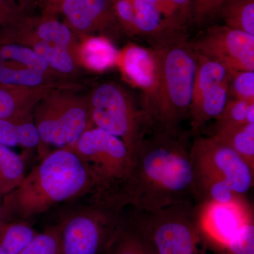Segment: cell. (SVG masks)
Segmentation results:
<instances>
[{"label":"cell","mask_w":254,"mask_h":254,"mask_svg":"<svg viewBox=\"0 0 254 254\" xmlns=\"http://www.w3.org/2000/svg\"><path fill=\"white\" fill-rule=\"evenodd\" d=\"M103 254H155L126 216L107 246Z\"/></svg>","instance_id":"19"},{"label":"cell","mask_w":254,"mask_h":254,"mask_svg":"<svg viewBox=\"0 0 254 254\" xmlns=\"http://www.w3.org/2000/svg\"><path fill=\"white\" fill-rule=\"evenodd\" d=\"M18 254H60V224L38 232Z\"/></svg>","instance_id":"26"},{"label":"cell","mask_w":254,"mask_h":254,"mask_svg":"<svg viewBox=\"0 0 254 254\" xmlns=\"http://www.w3.org/2000/svg\"><path fill=\"white\" fill-rule=\"evenodd\" d=\"M27 221L6 222L0 227V254H18L37 234Z\"/></svg>","instance_id":"23"},{"label":"cell","mask_w":254,"mask_h":254,"mask_svg":"<svg viewBox=\"0 0 254 254\" xmlns=\"http://www.w3.org/2000/svg\"><path fill=\"white\" fill-rule=\"evenodd\" d=\"M191 45L195 53L221 64L230 73L254 71V36L227 26L208 28Z\"/></svg>","instance_id":"11"},{"label":"cell","mask_w":254,"mask_h":254,"mask_svg":"<svg viewBox=\"0 0 254 254\" xmlns=\"http://www.w3.org/2000/svg\"><path fill=\"white\" fill-rule=\"evenodd\" d=\"M25 176L22 157L9 147L0 144V196L17 188Z\"/></svg>","instance_id":"22"},{"label":"cell","mask_w":254,"mask_h":254,"mask_svg":"<svg viewBox=\"0 0 254 254\" xmlns=\"http://www.w3.org/2000/svg\"><path fill=\"white\" fill-rule=\"evenodd\" d=\"M88 99L93 127L120 138L133 158L149 128L141 107L125 88L115 83L97 86Z\"/></svg>","instance_id":"8"},{"label":"cell","mask_w":254,"mask_h":254,"mask_svg":"<svg viewBox=\"0 0 254 254\" xmlns=\"http://www.w3.org/2000/svg\"><path fill=\"white\" fill-rule=\"evenodd\" d=\"M21 5L31 14L39 6L40 0H18Z\"/></svg>","instance_id":"32"},{"label":"cell","mask_w":254,"mask_h":254,"mask_svg":"<svg viewBox=\"0 0 254 254\" xmlns=\"http://www.w3.org/2000/svg\"><path fill=\"white\" fill-rule=\"evenodd\" d=\"M213 136L235 150L254 170V124L219 128Z\"/></svg>","instance_id":"20"},{"label":"cell","mask_w":254,"mask_h":254,"mask_svg":"<svg viewBox=\"0 0 254 254\" xmlns=\"http://www.w3.org/2000/svg\"><path fill=\"white\" fill-rule=\"evenodd\" d=\"M234 98L254 102V71H240L230 74L229 93Z\"/></svg>","instance_id":"27"},{"label":"cell","mask_w":254,"mask_h":254,"mask_svg":"<svg viewBox=\"0 0 254 254\" xmlns=\"http://www.w3.org/2000/svg\"><path fill=\"white\" fill-rule=\"evenodd\" d=\"M222 4V0H195L193 4V16L199 21L211 17L218 12Z\"/></svg>","instance_id":"31"},{"label":"cell","mask_w":254,"mask_h":254,"mask_svg":"<svg viewBox=\"0 0 254 254\" xmlns=\"http://www.w3.org/2000/svg\"><path fill=\"white\" fill-rule=\"evenodd\" d=\"M218 12L227 27L254 36V0H227Z\"/></svg>","instance_id":"21"},{"label":"cell","mask_w":254,"mask_h":254,"mask_svg":"<svg viewBox=\"0 0 254 254\" xmlns=\"http://www.w3.org/2000/svg\"><path fill=\"white\" fill-rule=\"evenodd\" d=\"M66 147L76 153L89 176L91 190L87 200L120 206L118 198L132 165L131 155L125 143L109 132L93 127Z\"/></svg>","instance_id":"5"},{"label":"cell","mask_w":254,"mask_h":254,"mask_svg":"<svg viewBox=\"0 0 254 254\" xmlns=\"http://www.w3.org/2000/svg\"><path fill=\"white\" fill-rule=\"evenodd\" d=\"M216 121V129L254 124V102L236 98L228 100Z\"/></svg>","instance_id":"24"},{"label":"cell","mask_w":254,"mask_h":254,"mask_svg":"<svg viewBox=\"0 0 254 254\" xmlns=\"http://www.w3.org/2000/svg\"><path fill=\"white\" fill-rule=\"evenodd\" d=\"M153 50L157 64L156 88L142 109L149 128L178 136L180 125L190 114L197 53L184 33L156 42Z\"/></svg>","instance_id":"3"},{"label":"cell","mask_w":254,"mask_h":254,"mask_svg":"<svg viewBox=\"0 0 254 254\" xmlns=\"http://www.w3.org/2000/svg\"><path fill=\"white\" fill-rule=\"evenodd\" d=\"M227 254H254V224L248 222L225 247Z\"/></svg>","instance_id":"30"},{"label":"cell","mask_w":254,"mask_h":254,"mask_svg":"<svg viewBox=\"0 0 254 254\" xmlns=\"http://www.w3.org/2000/svg\"><path fill=\"white\" fill-rule=\"evenodd\" d=\"M49 1L53 6L55 5V6H59L60 1H61V0H49Z\"/></svg>","instance_id":"34"},{"label":"cell","mask_w":254,"mask_h":254,"mask_svg":"<svg viewBox=\"0 0 254 254\" xmlns=\"http://www.w3.org/2000/svg\"><path fill=\"white\" fill-rule=\"evenodd\" d=\"M78 86L56 87L38 102L33 112L41 143V158L48 154L47 146L55 150L73 145L82 133L93 127L88 96L76 92Z\"/></svg>","instance_id":"7"},{"label":"cell","mask_w":254,"mask_h":254,"mask_svg":"<svg viewBox=\"0 0 254 254\" xmlns=\"http://www.w3.org/2000/svg\"><path fill=\"white\" fill-rule=\"evenodd\" d=\"M155 5L172 27L183 31L193 16V4L190 0H148Z\"/></svg>","instance_id":"25"},{"label":"cell","mask_w":254,"mask_h":254,"mask_svg":"<svg viewBox=\"0 0 254 254\" xmlns=\"http://www.w3.org/2000/svg\"><path fill=\"white\" fill-rule=\"evenodd\" d=\"M1 197L2 196H0V227L6 223V222H9L6 221V218H5L4 210H3L2 206V200H1Z\"/></svg>","instance_id":"33"},{"label":"cell","mask_w":254,"mask_h":254,"mask_svg":"<svg viewBox=\"0 0 254 254\" xmlns=\"http://www.w3.org/2000/svg\"><path fill=\"white\" fill-rule=\"evenodd\" d=\"M66 25L81 38H115L121 33L112 0H61L59 4ZM110 39V38H109Z\"/></svg>","instance_id":"12"},{"label":"cell","mask_w":254,"mask_h":254,"mask_svg":"<svg viewBox=\"0 0 254 254\" xmlns=\"http://www.w3.org/2000/svg\"><path fill=\"white\" fill-rule=\"evenodd\" d=\"M114 11L122 31L130 36H139L132 0H112Z\"/></svg>","instance_id":"28"},{"label":"cell","mask_w":254,"mask_h":254,"mask_svg":"<svg viewBox=\"0 0 254 254\" xmlns=\"http://www.w3.org/2000/svg\"><path fill=\"white\" fill-rule=\"evenodd\" d=\"M139 36L148 37L155 43L174 35L183 33L172 27L155 5L148 0H132Z\"/></svg>","instance_id":"17"},{"label":"cell","mask_w":254,"mask_h":254,"mask_svg":"<svg viewBox=\"0 0 254 254\" xmlns=\"http://www.w3.org/2000/svg\"><path fill=\"white\" fill-rule=\"evenodd\" d=\"M125 209L87 200L59 222L60 254H103L123 222Z\"/></svg>","instance_id":"9"},{"label":"cell","mask_w":254,"mask_h":254,"mask_svg":"<svg viewBox=\"0 0 254 254\" xmlns=\"http://www.w3.org/2000/svg\"><path fill=\"white\" fill-rule=\"evenodd\" d=\"M125 216L155 254H208L198 205H173L154 211L132 208Z\"/></svg>","instance_id":"6"},{"label":"cell","mask_w":254,"mask_h":254,"mask_svg":"<svg viewBox=\"0 0 254 254\" xmlns=\"http://www.w3.org/2000/svg\"><path fill=\"white\" fill-rule=\"evenodd\" d=\"M78 56L82 66L101 71L118 63L120 53L109 38L92 36L86 37L79 44Z\"/></svg>","instance_id":"16"},{"label":"cell","mask_w":254,"mask_h":254,"mask_svg":"<svg viewBox=\"0 0 254 254\" xmlns=\"http://www.w3.org/2000/svg\"><path fill=\"white\" fill-rule=\"evenodd\" d=\"M18 0H0V32L32 15Z\"/></svg>","instance_id":"29"},{"label":"cell","mask_w":254,"mask_h":254,"mask_svg":"<svg viewBox=\"0 0 254 254\" xmlns=\"http://www.w3.org/2000/svg\"><path fill=\"white\" fill-rule=\"evenodd\" d=\"M54 88L0 86V120L33 117L38 102Z\"/></svg>","instance_id":"15"},{"label":"cell","mask_w":254,"mask_h":254,"mask_svg":"<svg viewBox=\"0 0 254 254\" xmlns=\"http://www.w3.org/2000/svg\"><path fill=\"white\" fill-rule=\"evenodd\" d=\"M190 156L198 204L237 201L253 187L254 169L215 136L194 140Z\"/></svg>","instance_id":"4"},{"label":"cell","mask_w":254,"mask_h":254,"mask_svg":"<svg viewBox=\"0 0 254 254\" xmlns=\"http://www.w3.org/2000/svg\"><path fill=\"white\" fill-rule=\"evenodd\" d=\"M227 1V0H222V3L225 2V1Z\"/></svg>","instance_id":"35"},{"label":"cell","mask_w":254,"mask_h":254,"mask_svg":"<svg viewBox=\"0 0 254 254\" xmlns=\"http://www.w3.org/2000/svg\"><path fill=\"white\" fill-rule=\"evenodd\" d=\"M190 148L179 136L162 132L143 138L132 158L118 205L154 211L192 204L195 195Z\"/></svg>","instance_id":"1"},{"label":"cell","mask_w":254,"mask_h":254,"mask_svg":"<svg viewBox=\"0 0 254 254\" xmlns=\"http://www.w3.org/2000/svg\"><path fill=\"white\" fill-rule=\"evenodd\" d=\"M41 138L33 117L0 120V144L7 147L38 148Z\"/></svg>","instance_id":"18"},{"label":"cell","mask_w":254,"mask_h":254,"mask_svg":"<svg viewBox=\"0 0 254 254\" xmlns=\"http://www.w3.org/2000/svg\"><path fill=\"white\" fill-rule=\"evenodd\" d=\"M198 220L208 241L225 249L253 214L245 198L228 203L205 202L198 205Z\"/></svg>","instance_id":"13"},{"label":"cell","mask_w":254,"mask_h":254,"mask_svg":"<svg viewBox=\"0 0 254 254\" xmlns=\"http://www.w3.org/2000/svg\"><path fill=\"white\" fill-rule=\"evenodd\" d=\"M0 86L36 88L77 84L58 76L33 50L18 43L0 41Z\"/></svg>","instance_id":"10"},{"label":"cell","mask_w":254,"mask_h":254,"mask_svg":"<svg viewBox=\"0 0 254 254\" xmlns=\"http://www.w3.org/2000/svg\"><path fill=\"white\" fill-rule=\"evenodd\" d=\"M118 63L125 76L144 92V105L151 98L156 88L157 64L154 52L131 45L127 46L122 54L120 53Z\"/></svg>","instance_id":"14"},{"label":"cell","mask_w":254,"mask_h":254,"mask_svg":"<svg viewBox=\"0 0 254 254\" xmlns=\"http://www.w3.org/2000/svg\"><path fill=\"white\" fill-rule=\"evenodd\" d=\"M91 183L84 165L68 147L52 150L25 176L17 188L3 195L6 221H27L58 203L88 196Z\"/></svg>","instance_id":"2"}]
</instances>
